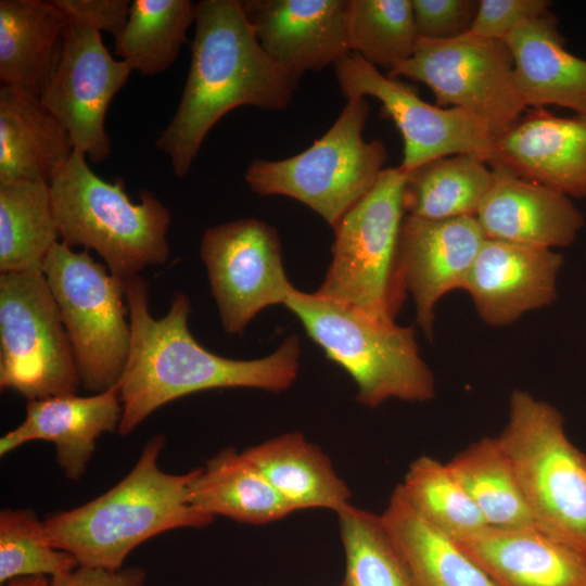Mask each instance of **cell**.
<instances>
[{
    "instance_id": "cell-4",
    "label": "cell",
    "mask_w": 586,
    "mask_h": 586,
    "mask_svg": "<svg viewBox=\"0 0 586 586\" xmlns=\"http://www.w3.org/2000/svg\"><path fill=\"white\" fill-rule=\"evenodd\" d=\"M50 187L61 242L94 250L112 275L126 280L169 259L170 211L151 191L131 202L122 178L102 179L76 150Z\"/></svg>"
},
{
    "instance_id": "cell-31",
    "label": "cell",
    "mask_w": 586,
    "mask_h": 586,
    "mask_svg": "<svg viewBox=\"0 0 586 586\" xmlns=\"http://www.w3.org/2000/svg\"><path fill=\"white\" fill-rule=\"evenodd\" d=\"M487 525H535L513 470L496 436L472 442L446 462Z\"/></svg>"
},
{
    "instance_id": "cell-12",
    "label": "cell",
    "mask_w": 586,
    "mask_h": 586,
    "mask_svg": "<svg viewBox=\"0 0 586 586\" xmlns=\"http://www.w3.org/2000/svg\"><path fill=\"white\" fill-rule=\"evenodd\" d=\"M341 92L347 99L372 97L398 128L404 143L399 167L407 174L436 158L473 154L488 162L496 137L479 117L458 107L422 100L418 91L356 53L334 64Z\"/></svg>"
},
{
    "instance_id": "cell-7",
    "label": "cell",
    "mask_w": 586,
    "mask_h": 586,
    "mask_svg": "<svg viewBox=\"0 0 586 586\" xmlns=\"http://www.w3.org/2000/svg\"><path fill=\"white\" fill-rule=\"evenodd\" d=\"M366 98L347 100L330 129L303 152L278 161L256 158L244 179L259 196L295 199L334 228L374 186L386 160L382 141H366Z\"/></svg>"
},
{
    "instance_id": "cell-11",
    "label": "cell",
    "mask_w": 586,
    "mask_h": 586,
    "mask_svg": "<svg viewBox=\"0 0 586 586\" xmlns=\"http://www.w3.org/2000/svg\"><path fill=\"white\" fill-rule=\"evenodd\" d=\"M387 75L425 84L436 105L472 113L496 138L526 110L515 85L513 56L507 42L471 31L446 40L419 38L412 55Z\"/></svg>"
},
{
    "instance_id": "cell-39",
    "label": "cell",
    "mask_w": 586,
    "mask_h": 586,
    "mask_svg": "<svg viewBox=\"0 0 586 586\" xmlns=\"http://www.w3.org/2000/svg\"><path fill=\"white\" fill-rule=\"evenodd\" d=\"M146 571L142 566L104 570L78 566L51 578V586H144Z\"/></svg>"
},
{
    "instance_id": "cell-21",
    "label": "cell",
    "mask_w": 586,
    "mask_h": 586,
    "mask_svg": "<svg viewBox=\"0 0 586 586\" xmlns=\"http://www.w3.org/2000/svg\"><path fill=\"white\" fill-rule=\"evenodd\" d=\"M496 586H584L586 557L536 525H485L455 540Z\"/></svg>"
},
{
    "instance_id": "cell-26",
    "label": "cell",
    "mask_w": 586,
    "mask_h": 586,
    "mask_svg": "<svg viewBox=\"0 0 586 586\" xmlns=\"http://www.w3.org/2000/svg\"><path fill=\"white\" fill-rule=\"evenodd\" d=\"M381 518L404 558L412 586H496L454 539L415 511L399 484Z\"/></svg>"
},
{
    "instance_id": "cell-20",
    "label": "cell",
    "mask_w": 586,
    "mask_h": 586,
    "mask_svg": "<svg viewBox=\"0 0 586 586\" xmlns=\"http://www.w3.org/2000/svg\"><path fill=\"white\" fill-rule=\"evenodd\" d=\"M492 169V184L475 214L486 239L548 250L576 240L585 218L569 196Z\"/></svg>"
},
{
    "instance_id": "cell-28",
    "label": "cell",
    "mask_w": 586,
    "mask_h": 586,
    "mask_svg": "<svg viewBox=\"0 0 586 586\" xmlns=\"http://www.w3.org/2000/svg\"><path fill=\"white\" fill-rule=\"evenodd\" d=\"M61 234L50 183L0 182V272H43Z\"/></svg>"
},
{
    "instance_id": "cell-29",
    "label": "cell",
    "mask_w": 586,
    "mask_h": 586,
    "mask_svg": "<svg viewBox=\"0 0 586 586\" xmlns=\"http://www.w3.org/2000/svg\"><path fill=\"white\" fill-rule=\"evenodd\" d=\"M493 178L492 167L473 154L428 162L406 175L405 215L431 220L475 217Z\"/></svg>"
},
{
    "instance_id": "cell-1",
    "label": "cell",
    "mask_w": 586,
    "mask_h": 586,
    "mask_svg": "<svg viewBox=\"0 0 586 586\" xmlns=\"http://www.w3.org/2000/svg\"><path fill=\"white\" fill-rule=\"evenodd\" d=\"M131 327L127 365L118 382L123 406L118 434L129 435L160 407L192 393L249 387L269 392L289 388L297 378L301 344L290 334L270 355L250 360L218 356L192 335L189 297L177 291L168 311L154 318L148 283L141 276L125 280Z\"/></svg>"
},
{
    "instance_id": "cell-6",
    "label": "cell",
    "mask_w": 586,
    "mask_h": 586,
    "mask_svg": "<svg viewBox=\"0 0 586 586\" xmlns=\"http://www.w3.org/2000/svg\"><path fill=\"white\" fill-rule=\"evenodd\" d=\"M496 436L534 524L586 557V454L569 438L563 415L524 390L509 396Z\"/></svg>"
},
{
    "instance_id": "cell-38",
    "label": "cell",
    "mask_w": 586,
    "mask_h": 586,
    "mask_svg": "<svg viewBox=\"0 0 586 586\" xmlns=\"http://www.w3.org/2000/svg\"><path fill=\"white\" fill-rule=\"evenodd\" d=\"M67 23L105 30L116 38L125 28L130 11L129 0H52Z\"/></svg>"
},
{
    "instance_id": "cell-41",
    "label": "cell",
    "mask_w": 586,
    "mask_h": 586,
    "mask_svg": "<svg viewBox=\"0 0 586 586\" xmlns=\"http://www.w3.org/2000/svg\"><path fill=\"white\" fill-rule=\"evenodd\" d=\"M341 586H347V585H346V584H344V583H342V585H341Z\"/></svg>"
},
{
    "instance_id": "cell-13",
    "label": "cell",
    "mask_w": 586,
    "mask_h": 586,
    "mask_svg": "<svg viewBox=\"0 0 586 586\" xmlns=\"http://www.w3.org/2000/svg\"><path fill=\"white\" fill-rule=\"evenodd\" d=\"M131 72L111 55L99 30L66 24L39 99L66 129L74 149L93 163L111 154L105 116Z\"/></svg>"
},
{
    "instance_id": "cell-2",
    "label": "cell",
    "mask_w": 586,
    "mask_h": 586,
    "mask_svg": "<svg viewBox=\"0 0 586 586\" xmlns=\"http://www.w3.org/2000/svg\"><path fill=\"white\" fill-rule=\"evenodd\" d=\"M191 64L177 110L156 140L178 178L188 175L208 131L230 111L284 110L295 81L263 50L242 1L195 3Z\"/></svg>"
},
{
    "instance_id": "cell-37",
    "label": "cell",
    "mask_w": 586,
    "mask_h": 586,
    "mask_svg": "<svg viewBox=\"0 0 586 586\" xmlns=\"http://www.w3.org/2000/svg\"><path fill=\"white\" fill-rule=\"evenodd\" d=\"M548 0H479L471 33L488 39L505 40L524 22L550 13Z\"/></svg>"
},
{
    "instance_id": "cell-27",
    "label": "cell",
    "mask_w": 586,
    "mask_h": 586,
    "mask_svg": "<svg viewBox=\"0 0 586 586\" xmlns=\"http://www.w3.org/2000/svg\"><path fill=\"white\" fill-rule=\"evenodd\" d=\"M67 22L52 1H0V79L40 97Z\"/></svg>"
},
{
    "instance_id": "cell-36",
    "label": "cell",
    "mask_w": 586,
    "mask_h": 586,
    "mask_svg": "<svg viewBox=\"0 0 586 586\" xmlns=\"http://www.w3.org/2000/svg\"><path fill=\"white\" fill-rule=\"evenodd\" d=\"M419 38L446 40L469 33L479 0H411Z\"/></svg>"
},
{
    "instance_id": "cell-16",
    "label": "cell",
    "mask_w": 586,
    "mask_h": 586,
    "mask_svg": "<svg viewBox=\"0 0 586 586\" xmlns=\"http://www.w3.org/2000/svg\"><path fill=\"white\" fill-rule=\"evenodd\" d=\"M351 0H244L242 7L266 54L295 81L351 53Z\"/></svg>"
},
{
    "instance_id": "cell-42",
    "label": "cell",
    "mask_w": 586,
    "mask_h": 586,
    "mask_svg": "<svg viewBox=\"0 0 586 586\" xmlns=\"http://www.w3.org/2000/svg\"><path fill=\"white\" fill-rule=\"evenodd\" d=\"M584 586H586V584Z\"/></svg>"
},
{
    "instance_id": "cell-34",
    "label": "cell",
    "mask_w": 586,
    "mask_h": 586,
    "mask_svg": "<svg viewBox=\"0 0 586 586\" xmlns=\"http://www.w3.org/2000/svg\"><path fill=\"white\" fill-rule=\"evenodd\" d=\"M411 0H351L348 44L353 53L388 74L417 46Z\"/></svg>"
},
{
    "instance_id": "cell-35",
    "label": "cell",
    "mask_w": 586,
    "mask_h": 586,
    "mask_svg": "<svg viewBox=\"0 0 586 586\" xmlns=\"http://www.w3.org/2000/svg\"><path fill=\"white\" fill-rule=\"evenodd\" d=\"M79 564L66 551L54 548L44 523L31 509L0 512V584L22 576L50 578L68 573Z\"/></svg>"
},
{
    "instance_id": "cell-22",
    "label": "cell",
    "mask_w": 586,
    "mask_h": 586,
    "mask_svg": "<svg viewBox=\"0 0 586 586\" xmlns=\"http://www.w3.org/2000/svg\"><path fill=\"white\" fill-rule=\"evenodd\" d=\"M505 41L526 109L556 105L586 114V60L568 51L552 12L522 23Z\"/></svg>"
},
{
    "instance_id": "cell-9",
    "label": "cell",
    "mask_w": 586,
    "mask_h": 586,
    "mask_svg": "<svg viewBox=\"0 0 586 586\" xmlns=\"http://www.w3.org/2000/svg\"><path fill=\"white\" fill-rule=\"evenodd\" d=\"M43 275L67 332L80 385L93 394L116 386L131 345L125 280L97 263L88 250L52 246Z\"/></svg>"
},
{
    "instance_id": "cell-24",
    "label": "cell",
    "mask_w": 586,
    "mask_h": 586,
    "mask_svg": "<svg viewBox=\"0 0 586 586\" xmlns=\"http://www.w3.org/2000/svg\"><path fill=\"white\" fill-rule=\"evenodd\" d=\"M294 512L328 509L336 514L352 493L321 448L300 432L284 433L242 450Z\"/></svg>"
},
{
    "instance_id": "cell-40",
    "label": "cell",
    "mask_w": 586,
    "mask_h": 586,
    "mask_svg": "<svg viewBox=\"0 0 586 586\" xmlns=\"http://www.w3.org/2000/svg\"><path fill=\"white\" fill-rule=\"evenodd\" d=\"M1 586H51V578L43 575L22 576L12 578Z\"/></svg>"
},
{
    "instance_id": "cell-23",
    "label": "cell",
    "mask_w": 586,
    "mask_h": 586,
    "mask_svg": "<svg viewBox=\"0 0 586 586\" xmlns=\"http://www.w3.org/2000/svg\"><path fill=\"white\" fill-rule=\"evenodd\" d=\"M75 151L72 139L38 97L0 88V182L51 183Z\"/></svg>"
},
{
    "instance_id": "cell-14",
    "label": "cell",
    "mask_w": 586,
    "mask_h": 586,
    "mask_svg": "<svg viewBox=\"0 0 586 586\" xmlns=\"http://www.w3.org/2000/svg\"><path fill=\"white\" fill-rule=\"evenodd\" d=\"M200 255L222 328L239 334L264 308L286 302L290 283L277 230L245 218L207 228Z\"/></svg>"
},
{
    "instance_id": "cell-32",
    "label": "cell",
    "mask_w": 586,
    "mask_h": 586,
    "mask_svg": "<svg viewBox=\"0 0 586 586\" xmlns=\"http://www.w3.org/2000/svg\"><path fill=\"white\" fill-rule=\"evenodd\" d=\"M399 486L415 511L454 540L466 538L487 525L446 462L428 455L415 458Z\"/></svg>"
},
{
    "instance_id": "cell-3",
    "label": "cell",
    "mask_w": 586,
    "mask_h": 586,
    "mask_svg": "<svg viewBox=\"0 0 586 586\" xmlns=\"http://www.w3.org/2000/svg\"><path fill=\"white\" fill-rule=\"evenodd\" d=\"M165 444L164 434H154L115 486L79 507L49 514L43 523L51 545L79 566L119 570L135 548L161 533L209 525L214 517L190 502L194 469L171 474L158 467Z\"/></svg>"
},
{
    "instance_id": "cell-19",
    "label": "cell",
    "mask_w": 586,
    "mask_h": 586,
    "mask_svg": "<svg viewBox=\"0 0 586 586\" xmlns=\"http://www.w3.org/2000/svg\"><path fill=\"white\" fill-rule=\"evenodd\" d=\"M123 413L118 385L91 396L30 399L21 424L0 438V456L34 441L53 443L64 475L79 481L103 433L118 432Z\"/></svg>"
},
{
    "instance_id": "cell-10",
    "label": "cell",
    "mask_w": 586,
    "mask_h": 586,
    "mask_svg": "<svg viewBox=\"0 0 586 586\" xmlns=\"http://www.w3.org/2000/svg\"><path fill=\"white\" fill-rule=\"evenodd\" d=\"M0 387L27 400L76 394L81 387L43 272L0 273Z\"/></svg>"
},
{
    "instance_id": "cell-8",
    "label": "cell",
    "mask_w": 586,
    "mask_h": 586,
    "mask_svg": "<svg viewBox=\"0 0 586 586\" xmlns=\"http://www.w3.org/2000/svg\"><path fill=\"white\" fill-rule=\"evenodd\" d=\"M406 173L384 168L333 228L332 259L316 294L395 320L406 296L397 257Z\"/></svg>"
},
{
    "instance_id": "cell-30",
    "label": "cell",
    "mask_w": 586,
    "mask_h": 586,
    "mask_svg": "<svg viewBox=\"0 0 586 586\" xmlns=\"http://www.w3.org/2000/svg\"><path fill=\"white\" fill-rule=\"evenodd\" d=\"M194 21L195 3L190 0H133L114 52L132 71L157 75L175 63Z\"/></svg>"
},
{
    "instance_id": "cell-33",
    "label": "cell",
    "mask_w": 586,
    "mask_h": 586,
    "mask_svg": "<svg viewBox=\"0 0 586 586\" xmlns=\"http://www.w3.org/2000/svg\"><path fill=\"white\" fill-rule=\"evenodd\" d=\"M345 552L347 586H412L411 578L381 514L349 504L337 513Z\"/></svg>"
},
{
    "instance_id": "cell-15",
    "label": "cell",
    "mask_w": 586,
    "mask_h": 586,
    "mask_svg": "<svg viewBox=\"0 0 586 586\" xmlns=\"http://www.w3.org/2000/svg\"><path fill=\"white\" fill-rule=\"evenodd\" d=\"M485 239L472 216L442 220L404 216L397 246L399 271L413 300L417 323L430 341L436 304L450 291H464Z\"/></svg>"
},
{
    "instance_id": "cell-25",
    "label": "cell",
    "mask_w": 586,
    "mask_h": 586,
    "mask_svg": "<svg viewBox=\"0 0 586 586\" xmlns=\"http://www.w3.org/2000/svg\"><path fill=\"white\" fill-rule=\"evenodd\" d=\"M191 505L212 517L260 525L293 511L260 471L234 447H227L195 468L189 484Z\"/></svg>"
},
{
    "instance_id": "cell-5",
    "label": "cell",
    "mask_w": 586,
    "mask_h": 586,
    "mask_svg": "<svg viewBox=\"0 0 586 586\" xmlns=\"http://www.w3.org/2000/svg\"><path fill=\"white\" fill-rule=\"evenodd\" d=\"M284 305L326 356L352 377L359 404L373 408L392 398L417 403L434 398L435 379L420 355L412 327L295 288Z\"/></svg>"
},
{
    "instance_id": "cell-18",
    "label": "cell",
    "mask_w": 586,
    "mask_h": 586,
    "mask_svg": "<svg viewBox=\"0 0 586 586\" xmlns=\"http://www.w3.org/2000/svg\"><path fill=\"white\" fill-rule=\"evenodd\" d=\"M487 164L571 198H586V114L528 110L494 142Z\"/></svg>"
},
{
    "instance_id": "cell-17",
    "label": "cell",
    "mask_w": 586,
    "mask_h": 586,
    "mask_svg": "<svg viewBox=\"0 0 586 586\" xmlns=\"http://www.w3.org/2000/svg\"><path fill=\"white\" fill-rule=\"evenodd\" d=\"M563 256L555 250L485 239L464 291L488 326H509L557 300Z\"/></svg>"
}]
</instances>
